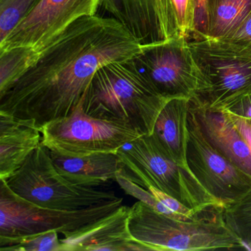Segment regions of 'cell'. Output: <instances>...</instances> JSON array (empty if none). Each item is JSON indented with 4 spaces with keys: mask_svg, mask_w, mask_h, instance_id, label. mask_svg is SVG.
<instances>
[{
    "mask_svg": "<svg viewBox=\"0 0 251 251\" xmlns=\"http://www.w3.org/2000/svg\"><path fill=\"white\" fill-rule=\"evenodd\" d=\"M145 45L115 18H80L42 50L5 93L0 111L33 120L42 130L74 111L99 69L137 56Z\"/></svg>",
    "mask_w": 251,
    "mask_h": 251,
    "instance_id": "cell-1",
    "label": "cell"
},
{
    "mask_svg": "<svg viewBox=\"0 0 251 251\" xmlns=\"http://www.w3.org/2000/svg\"><path fill=\"white\" fill-rule=\"evenodd\" d=\"M170 100L158 92L133 58L99 69L83 95V107L92 117L126 123L142 134L151 135Z\"/></svg>",
    "mask_w": 251,
    "mask_h": 251,
    "instance_id": "cell-2",
    "label": "cell"
},
{
    "mask_svg": "<svg viewBox=\"0 0 251 251\" xmlns=\"http://www.w3.org/2000/svg\"><path fill=\"white\" fill-rule=\"evenodd\" d=\"M223 207H211L194 220L172 218L142 201L130 207L128 227L148 251L244 249L225 223Z\"/></svg>",
    "mask_w": 251,
    "mask_h": 251,
    "instance_id": "cell-3",
    "label": "cell"
},
{
    "mask_svg": "<svg viewBox=\"0 0 251 251\" xmlns=\"http://www.w3.org/2000/svg\"><path fill=\"white\" fill-rule=\"evenodd\" d=\"M117 154L125 174L142 187L153 186L198 211L222 207L190 170L168 155L152 134L142 135Z\"/></svg>",
    "mask_w": 251,
    "mask_h": 251,
    "instance_id": "cell-4",
    "label": "cell"
},
{
    "mask_svg": "<svg viewBox=\"0 0 251 251\" xmlns=\"http://www.w3.org/2000/svg\"><path fill=\"white\" fill-rule=\"evenodd\" d=\"M123 198L76 210L38 206L16 195L0 179V248L19 243L25 238L50 231L64 236L112 212L123 205Z\"/></svg>",
    "mask_w": 251,
    "mask_h": 251,
    "instance_id": "cell-5",
    "label": "cell"
},
{
    "mask_svg": "<svg viewBox=\"0 0 251 251\" xmlns=\"http://www.w3.org/2000/svg\"><path fill=\"white\" fill-rule=\"evenodd\" d=\"M10 189L38 206L76 210L117 199L115 193L67 180L57 170L50 151L41 144L8 180Z\"/></svg>",
    "mask_w": 251,
    "mask_h": 251,
    "instance_id": "cell-6",
    "label": "cell"
},
{
    "mask_svg": "<svg viewBox=\"0 0 251 251\" xmlns=\"http://www.w3.org/2000/svg\"><path fill=\"white\" fill-rule=\"evenodd\" d=\"M41 132L44 146L50 152L69 157L117 153L126 144L143 135L126 123L86 114L83 97L72 114L48 123Z\"/></svg>",
    "mask_w": 251,
    "mask_h": 251,
    "instance_id": "cell-7",
    "label": "cell"
},
{
    "mask_svg": "<svg viewBox=\"0 0 251 251\" xmlns=\"http://www.w3.org/2000/svg\"><path fill=\"white\" fill-rule=\"evenodd\" d=\"M192 55L208 83L199 100L221 110L251 89V50L226 39L195 38L189 41Z\"/></svg>",
    "mask_w": 251,
    "mask_h": 251,
    "instance_id": "cell-8",
    "label": "cell"
},
{
    "mask_svg": "<svg viewBox=\"0 0 251 251\" xmlns=\"http://www.w3.org/2000/svg\"><path fill=\"white\" fill-rule=\"evenodd\" d=\"M134 61L158 92L168 99L200 100L208 90V83L195 63L189 41L184 38L145 45Z\"/></svg>",
    "mask_w": 251,
    "mask_h": 251,
    "instance_id": "cell-9",
    "label": "cell"
},
{
    "mask_svg": "<svg viewBox=\"0 0 251 251\" xmlns=\"http://www.w3.org/2000/svg\"><path fill=\"white\" fill-rule=\"evenodd\" d=\"M186 163L202 187L223 208L251 189V176L227 159L205 139L191 105Z\"/></svg>",
    "mask_w": 251,
    "mask_h": 251,
    "instance_id": "cell-10",
    "label": "cell"
},
{
    "mask_svg": "<svg viewBox=\"0 0 251 251\" xmlns=\"http://www.w3.org/2000/svg\"><path fill=\"white\" fill-rule=\"evenodd\" d=\"M102 0H40L8 37L0 50L29 48L42 52L80 18L96 15Z\"/></svg>",
    "mask_w": 251,
    "mask_h": 251,
    "instance_id": "cell-11",
    "label": "cell"
},
{
    "mask_svg": "<svg viewBox=\"0 0 251 251\" xmlns=\"http://www.w3.org/2000/svg\"><path fill=\"white\" fill-rule=\"evenodd\" d=\"M130 207L121 205L107 215L61 239V251H148L128 227Z\"/></svg>",
    "mask_w": 251,
    "mask_h": 251,
    "instance_id": "cell-12",
    "label": "cell"
},
{
    "mask_svg": "<svg viewBox=\"0 0 251 251\" xmlns=\"http://www.w3.org/2000/svg\"><path fill=\"white\" fill-rule=\"evenodd\" d=\"M191 107L205 139L227 159L251 176V149L228 117L221 110L192 100Z\"/></svg>",
    "mask_w": 251,
    "mask_h": 251,
    "instance_id": "cell-13",
    "label": "cell"
},
{
    "mask_svg": "<svg viewBox=\"0 0 251 251\" xmlns=\"http://www.w3.org/2000/svg\"><path fill=\"white\" fill-rule=\"evenodd\" d=\"M42 144V132L33 120L0 111V179L8 180Z\"/></svg>",
    "mask_w": 251,
    "mask_h": 251,
    "instance_id": "cell-14",
    "label": "cell"
},
{
    "mask_svg": "<svg viewBox=\"0 0 251 251\" xmlns=\"http://www.w3.org/2000/svg\"><path fill=\"white\" fill-rule=\"evenodd\" d=\"M57 170L67 180L80 186L98 187L117 179L123 166L117 153L99 152L69 157L50 152Z\"/></svg>",
    "mask_w": 251,
    "mask_h": 251,
    "instance_id": "cell-15",
    "label": "cell"
},
{
    "mask_svg": "<svg viewBox=\"0 0 251 251\" xmlns=\"http://www.w3.org/2000/svg\"><path fill=\"white\" fill-rule=\"evenodd\" d=\"M191 100L188 98H176L167 101L157 118L152 133L168 155L188 170L186 147Z\"/></svg>",
    "mask_w": 251,
    "mask_h": 251,
    "instance_id": "cell-16",
    "label": "cell"
},
{
    "mask_svg": "<svg viewBox=\"0 0 251 251\" xmlns=\"http://www.w3.org/2000/svg\"><path fill=\"white\" fill-rule=\"evenodd\" d=\"M251 10V0H208L206 29L201 37L226 39L237 28Z\"/></svg>",
    "mask_w": 251,
    "mask_h": 251,
    "instance_id": "cell-17",
    "label": "cell"
},
{
    "mask_svg": "<svg viewBox=\"0 0 251 251\" xmlns=\"http://www.w3.org/2000/svg\"><path fill=\"white\" fill-rule=\"evenodd\" d=\"M40 52L29 48L0 50V95L5 93L39 58Z\"/></svg>",
    "mask_w": 251,
    "mask_h": 251,
    "instance_id": "cell-18",
    "label": "cell"
},
{
    "mask_svg": "<svg viewBox=\"0 0 251 251\" xmlns=\"http://www.w3.org/2000/svg\"><path fill=\"white\" fill-rule=\"evenodd\" d=\"M223 220L240 241L244 249L251 251V189L223 208Z\"/></svg>",
    "mask_w": 251,
    "mask_h": 251,
    "instance_id": "cell-19",
    "label": "cell"
},
{
    "mask_svg": "<svg viewBox=\"0 0 251 251\" xmlns=\"http://www.w3.org/2000/svg\"><path fill=\"white\" fill-rule=\"evenodd\" d=\"M40 0H0V42L27 17Z\"/></svg>",
    "mask_w": 251,
    "mask_h": 251,
    "instance_id": "cell-20",
    "label": "cell"
},
{
    "mask_svg": "<svg viewBox=\"0 0 251 251\" xmlns=\"http://www.w3.org/2000/svg\"><path fill=\"white\" fill-rule=\"evenodd\" d=\"M116 181L119 183L120 187L126 192V194L134 197L135 198L139 200V201H142L144 203L147 204L148 206L151 207L155 211L172 217V218L183 220L177 214L172 212L167 207L164 206L149 190L130 180L125 174L123 170L119 173Z\"/></svg>",
    "mask_w": 251,
    "mask_h": 251,
    "instance_id": "cell-21",
    "label": "cell"
},
{
    "mask_svg": "<svg viewBox=\"0 0 251 251\" xmlns=\"http://www.w3.org/2000/svg\"><path fill=\"white\" fill-rule=\"evenodd\" d=\"M58 232L50 231L25 238L19 243L0 248L1 251H61Z\"/></svg>",
    "mask_w": 251,
    "mask_h": 251,
    "instance_id": "cell-22",
    "label": "cell"
},
{
    "mask_svg": "<svg viewBox=\"0 0 251 251\" xmlns=\"http://www.w3.org/2000/svg\"><path fill=\"white\" fill-rule=\"evenodd\" d=\"M178 37L188 40L195 32V0H171Z\"/></svg>",
    "mask_w": 251,
    "mask_h": 251,
    "instance_id": "cell-23",
    "label": "cell"
},
{
    "mask_svg": "<svg viewBox=\"0 0 251 251\" xmlns=\"http://www.w3.org/2000/svg\"><path fill=\"white\" fill-rule=\"evenodd\" d=\"M148 190H149L164 206L167 207L172 212L177 214L183 220L196 219L197 217L201 216L205 210L208 209L207 208V209L203 210V211H198V210L189 208V207L186 206V205L182 203L178 200L173 198L171 195L165 193L160 189L153 187V186H150Z\"/></svg>",
    "mask_w": 251,
    "mask_h": 251,
    "instance_id": "cell-24",
    "label": "cell"
},
{
    "mask_svg": "<svg viewBox=\"0 0 251 251\" xmlns=\"http://www.w3.org/2000/svg\"><path fill=\"white\" fill-rule=\"evenodd\" d=\"M221 111H227L243 118L251 119V89L227 103Z\"/></svg>",
    "mask_w": 251,
    "mask_h": 251,
    "instance_id": "cell-25",
    "label": "cell"
},
{
    "mask_svg": "<svg viewBox=\"0 0 251 251\" xmlns=\"http://www.w3.org/2000/svg\"><path fill=\"white\" fill-rule=\"evenodd\" d=\"M226 39L242 45L251 50V10L237 28Z\"/></svg>",
    "mask_w": 251,
    "mask_h": 251,
    "instance_id": "cell-26",
    "label": "cell"
},
{
    "mask_svg": "<svg viewBox=\"0 0 251 251\" xmlns=\"http://www.w3.org/2000/svg\"><path fill=\"white\" fill-rule=\"evenodd\" d=\"M208 0H195V32L193 39L204 36L206 29V6Z\"/></svg>",
    "mask_w": 251,
    "mask_h": 251,
    "instance_id": "cell-27",
    "label": "cell"
},
{
    "mask_svg": "<svg viewBox=\"0 0 251 251\" xmlns=\"http://www.w3.org/2000/svg\"><path fill=\"white\" fill-rule=\"evenodd\" d=\"M233 123L238 131L246 140L251 149V119L243 118L239 116L223 111Z\"/></svg>",
    "mask_w": 251,
    "mask_h": 251,
    "instance_id": "cell-28",
    "label": "cell"
}]
</instances>
